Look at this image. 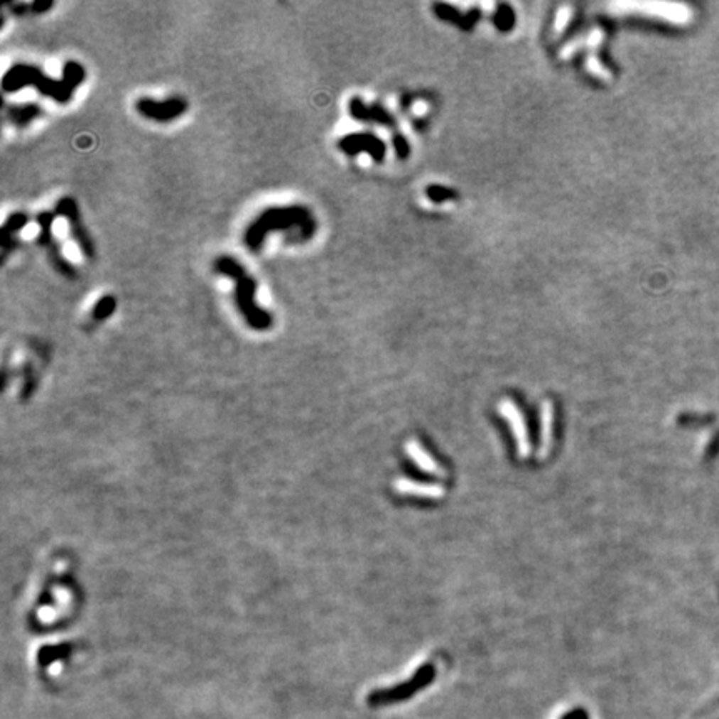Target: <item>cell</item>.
<instances>
[{
	"label": "cell",
	"mask_w": 719,
	"mask_h": 719,
	"mask_svg": "<svg viewBox=\"0 0 719 719\" xmlns=\"http://www.w3.org/2000/svg\"><path fill=\"white\" fill-rule=\"evenodd\" d=\"M410 450H411V458H413V460H415V461H416V463H418V465H420V466H421V468L428 470V471H430V473H438V468H436L435 461H433V460H431V458H430V456H428V455H426V453H425V451H423V450H421V448H420V446H418L416 443H413V445L410 446Z\"/></svg>",
	"instance_id": "4fadbf2b"
},
{
	"label": "cell",
	"mask_w": 719,
	"mask_h": 719,
	"mask_svg": "<svg viewBox=\"0 0 719 719\" xmlns=\"http://www.w3.org/2000/svg\"><path fill=\"white\" fill-rule=\"evenodd\" d=\"M85 80V69L84 65L75 60L65 62L64 72L60 79H52L45 72L31 64H16L6 72L2 79V90L6 94L18 92L26 87H33L43 97L58 102V104H67L74 97L77 87L82 85Z\"/></svg>",
	"instance_id": "7a4b0ae2"
},
{
	"label": "cell",
	"mask_w": 719,
	"mask_h": 719,
	"mask_svg": "<svg viewBox=\"0 0 719 719\" xmlns=\"http://www.w3.org/2000/svg\"><path fill=\"white\" fill-rule=\"evenodd\" d=\"M115 308H117V300L114 298V296L112 295L102 296L99 302L95 303L94 310H92V318H94L95 322H104V320L110 318L112 315H114Z\"/></svg>",
	"instance_id": "8fae6325"
},
{
	"label": "cell",
	"mask_w": 719,
	"mask_h": 719,
	"mask_svg": "<svg viewBox=\"0 0 719 719\" xmlns=\"http://www.w3.org/2000/svg\"><path fill=\"white\" fill-rule=\"evenodd\" d=\"M502 415L507 416L509 423L513 425V433L514 438L518 441V450L521 451V456L528 455V436H526V428H524V421L521 415H519L517 406L513 405L512 401L502 403Z\"/></svg>",
	"instance_id": "9c48e42d"
},
{
	"label": "cell",
	"mask_w": 719,
	"mask_h": 719,
	"mask_svg": "<svg viewBox=\"0 0 719 719\" xmlns=\"http://www.w3.org/2000/svg\"><path fill=\"white\" fill-rule=\"evenodd\" d=\"M213 271L217 275L228 276L235 283V303L238 312L245 318L247 325L256 332H265L274 325V317L256 302V281L247 274L244 265L230 255H220L213 261Z\"/></svg>",
	"instance_id": "3957f363"
},
{
	"label": "cell",
	"mask_w": 719,
	"mask_h": 719,
	"mask_svg": "<svg viewBox=\"0 0 719 719\" xmlns=\"http://www.w3.org/2000/svg\"><path fill=\"white\" fill-rule=\"evenodd\" d=\"M53 212H55L57 217H62L64 220H67V223H69L72 237H74L75 244L79 245V249L82 254H84L85 259L94 260L97 254L95 244L94 240H92L89 230L85 228V223L82 220L80 215V208L77 205L74 198L72 197L60 198V200L57 202L55 210Z\"/></svg>",
	"instance_id": "5b68a950"
},
{
	"label": "cell",
	"mask_w": 719,
	"mask_h": 719,
	"mask_svg": "<svg viewBox=\"0 0 719 719\" xmlns=\"http://www.w3.org/2000/svg\"><path fill=\"white\" fill-rule=\"evenodd\" d=\"M11 11L16 16H23V13H27V11H31V6H27V4H11Z\"/></svg>",
	"instance_id": "2e32d148"
},
{
	"label": "cell",
	"mask_w": 719,
	"mask_h": 719,
	"mask_svg": "<svg viewBox=\"0 0 719 719\" xmlns=\"http://www.w3.org/2000/svg\"><path fill=\"white\" fill-rule=\"evenodd\" d=\"M274 232L286 233V240L305 244L317 232V222L312 212L303 205L270 207L259 213L244 232V244L250 252L261 250L266 237Z\"/></svg>",
	"instance_id": "6da1fadb"
},
{
	"label": "cell",
	"mask_w": 719,
	"mask_h": 719,
	"mask_svg": "<svg viewBox=\"0 0 719 719\" xmlns=\"http://www.w3.org/2000/svg\"><path fill=\"white\" fill-rule=\"evenodd\" d=\"M27 223H28L27 213L16 212V213H11V215H9V218L2 227V237H0V247H2V254H4L2 260H6L9 252L16 247L17 233L21 232L23 227H27Z\"/></svg>",
	"instance_id": "ba28073f"
},
{
	"label": "cell",
	"mask_w": 719,
	"mask_h": 719,
	"mask_svg": "<svg viewBox=\"0 0 719 719\" xmlns=\"http://www.w3.org/2000/svg\"><path fill=\"white\" fill-rule=\"evenodd\" d=\"M188 104L182 97H172L167 100H153L150 97H142L135 104V110L139 112L144 119L153 120V122L167 124L172 120L178 119L185 114Z\"/></svg>",
	"instance_id": "8992f818"
},
{
	"label": "cell",
	"mask_w": 719,
	"mask_h": 719,
	"mask_svg": "<svg viewBox=\"0 0 719 719\" xmlns=\"http://www.w3.org/2000/svg\"><path fill=\"white\" fill-rule=\"evenodd\" d=\"M52 7H53V2H50V0H37V2L31 4V11H33L36 13H43Z\"/></svg>",
	"instance_id": "9a60e30c"
},
{
	"label": "cell",
	"mask_w": 719,
	"mask_h": 719,
	"mask_svg": "<svg viewBox=\"0 0 719 719\" xmlns=\"http://www.w3.org/2000/svg\"><path fill=\"white\" fill-rule=\"evenodd\" d=\"M69 646L62 644V646H47V648H42L40 651H38V663L42 664V666H48V664L57 661V659H62L65 658L67 654H69Z\"/></svg>",
	"instance_id": "7c38bea8"
},
{
	"label": "cell",
	"mask_w": 719,
	"mask_h": 719,
	"mask_svg": "<svg viewBox=\"0 0 719 719\" xmlns=\"http://www.w3.org/2000/svg\"><path fill=\"white\" fill-rule=\"evenodd\" d=\"M340 148L343 150L345 153L355 155L358 152H368L373 157H380L382 153V145L375 137L367 134H353L347 135L340 140Z\"/></svg>",
	"instance_id": "52a82bcc"
},
{
	"label": "cell",
	"mask_w": 719,
	"mask_h": 719,
	"mask_svg": "<svg viewBox=\"0 0 719 719\" xmlns=\"http://www.w3.org/2000/svg\"><path fill=\"white\" fill-rule=\"evenodd\" d=\"M55 212H40L37 215V225H38V233H37V244L45 250V254L50 260L58 274L67 276V279H75L77 271L74 265L70 264L69 260L62 255L60 244L57 242V237L53 235V222H55Z\"/></svg>",
	"instance_id": "277c9868"
},
{
	"label": "cell",
	"mask_w": 719,
	"mask_h": 719,
	"mask_svg": "<svg viewBox=\"0 0 719 719\" xmlns=\"http://www.w3.org/2000/svg\"><path fill=\"white\" fill-rule=\"evenodd\" d=\"M40 114V107L36 104H17L6 107V119L12 125H16V127H27Z\"/></svg>",
	"instance_id": "30bf717a"
},
{
	"label": "cell",
	"mask_w": 719,
	"mask_h": 719,
	"mask_svg": "<svg viewBox=\"0 0 719 719\" xmlns=\"http://www.w3.org/2000/svg\"><path fill=\"white\" fill-rule=\"evenodd\" d=\"M401 490H406V492H413L418 497H428V498H436L441 494V488L436 487H426V485H416V483H400Z\"/></svg>",
	"instance_id": "5bb4252c"
}]
</instances>
